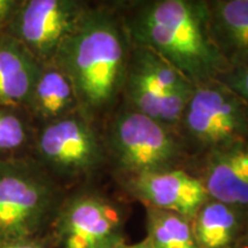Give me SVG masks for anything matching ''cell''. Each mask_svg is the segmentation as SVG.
<instances>
[{
    "label": "cell",
    "mask_w": 248,
    "mask_h": 248,
    "mask_svg": "<svg viewBox=\"0 0 248 248\" xmlns=\"http://www.w3.org/2000/svg\"><path fill=\"white\" fill-rule=\"evenodd\" d=\"M129 42L123 20L108 9L90 7L54 59L73 83L79 111L90 121L109 109L123 92Z\"/></svg>",
    "instance_id": "obj_1"
},
{
    "label": "cell",
    "mask_w": 248,
    "mask_h": 248,
    "mask_svg": "<svg viewBox=\"0 0 248 248\" xmlns=\"http://www.w3.org/2000/svg\"><path fill=\"white\" fill-rule=\"evenodd\" d=\"M208 18L207 1L156 0L138 5L123 23L133 45L154 51L198 85L229 69L210 37Z\"/></svg>",
    "instance_id": "obj_2"
},
{
    "label": "cell",
    "mask_w": 248,
    "mask_h": 248,
    "mask_svg": "<svg viewBox=\"0 0 248 248\" xmlns=\"http://www.w3.org/2000/svg\"><path fill=\"white\" fill-rule=\"evenodd\" d=\"M66 195L32 156L0 160V241L47 234Z\"/></svg>",
    "instance_id": "obj_3"
},
{
    "label": "cell",
    "mask_w": 248,
    "mask_h": 248,
    "mask_svg": "<svg viewBox=\"0 0 248 248\" xmlns=\"http://www.w3.org/2000/svg\"><path fill=\"white\" fill-rule=\"evenodd\" d=\"M178 133L129 107L111 121L106 151L126 177L175 169L185 155Z\"/></svg>",
    "instance_id": "obj_4"
},
{
    "label": "cell",
    "mask_w": 248,
    "mask_h": 248,
    "mask_svg": "<svg viewBox=\"0 0 248 248\" xmlns=\"http://www.w3.org/2000/svg\"><path fill=\"white\" fill-rule=\"evenodd\" d=\"M106 152L92 121L76 111L39 125L31 156L55 179L79 178L95 171Z\"/></svg>",
    "instance_id": "obj_5"
},
{
    "label": "cell",
    "mask_w": 248,
    "mask_h": 248,
    "mask_svg": "<svg viewBox=\"0 0 248 248\" xmlns=\"http://www.w3.org/2000/svg\"><path fill=\"white\" fill-rule=\"evenodd\" d=\"M124 225L119 203L82 190L66 195L49 233L55 248H117L124 245Z\"/></svg>",
    "instance_id": "obj_6"
},
{
    "label": "cell",
    "mask_w": 248,
    "mask_h": 248,
    "mask_svg": "<svg viewBox=\"0 0 248 248\" xmlns=\"http://www.w3.org/2000/svg\"><path fill=\"white\" fill-rule=\"evenodd\" d=\"M179 130L182 138L207 152L248 140V111L221 80L195 85Z\"/></svg>",
    "instance_id": "obj_7"
},
{
    "label": "cell",
    "mask_w": 248,
    "mask_h": 248,
    "mask_svg": "<svg viewBox=\"0 0 248 248\" xmlns=\"http://www.w3.org/2000/svg\"><path fill=\"white\" fill-rule=\"evenodd\" d=\"M90 6L77 0H21L4 30L28 48L40 63L53 62L75 32Z\"/></svg>",
    "instance_id": "obj_8"
},
{
    "label": "cell",
    "mask_w": 248,
    "mask_h": 248,
    "mask_svg": "<svg viewBox=\"0 0 248 248\" xmlns=\"http://www.w3.org/2000/svg\"><path fill=\"white\" fill-rule=\"evenodd\" d=\"M125 190L145 207L168 210L193 219L209 199L199 177L181 168L126 177Z\"/></svg>",
    "instance_id": "obj_9"
},
{
    "label": "cell",
    "mask_w": 248,
    "mask_h": 248,
    "mask_svg": "<svg viewBox=\"0 0 248 248\" xmlns=\"http://www.w3.org/2000/svg\"><path fill=\"white\" fill-rule=\"evenodd\" d=\"M199 178L209 199L248 212V140L210 151Z\"/></svg>",
    "instance_id": "obj_10"
},
{
    "label": "cell",
    "mask_w": 248,
    "mask_h": 248,
    "mask_svg": "<svg viewBox=\"0 0 248 248\" xmlns=\"http://www.w3.org/2000/svg\"><path fill=\"white\" fill-rule=\"evenodd\" d=\"M208 4L214 45L230 68L248 64V0H216Z\"/></svg>",
    "instance_id": "obj_11"
},
{
    "label": "cell",
    "mask_w": 248,
    "mask_h": 248,
    "mask_svg": "<svg viewBox=\"0 0 248 248\" xmlns=\"http://www.w3.org/2000/svg\"><path fill=\"white\" fill-rule=\"evenodd\" d=\"M42 63L5 31H0V106L26 109Z\"/></svg>",
    "instance_id": "obj_12"
},
{
    "label": "cell",
    "mask_w": 248,
    "mask_h": 248,
    "mask_svg": "<svg viewBox=\"0 0 248 248\" xmlns=\"http://www.w3.org/2000/svg\"><path fill=\"white\" fill-rule=\"evenodd\" d=\"M26 110L39 125L79 111L73 83L55 62L42 63Z\"/></svg>",
    "instance_id": "obj_13"
},
{
    "label": "cell",
    "mask_w": 248,
    "mask_h": 248,
    "mask_svg": "<svg viewBox=\"0 0 248 248\" xmlns=\"http://www.w3.org/2000/svg\"><path fill=\"white\" fill-rule=\"evenodd\" d=\"M248 223V212L208 199L192 219L198 248H238Z\"/></svg>",
    "instance_id": "obj_14"
},
{
    "label": "cell",
    "mask_w": 248,
    "mask_h": 248,
    "mask_svg": "<svg viewBox=\"0 0 248 248\" xmlns=\"http://www.w3.org/2000/svg\"><path fill=\"white\" fill-rule=\"evenodd\" d=\"M123 92L128 98L130 108L177 132L193 93L156 92L128 74Z\"/></svg>",
    "instance_id": "obj_15"
},
{
    "label": "cell",
    "mask_w": 248,
    "mask_h": 248,
    "mask_svg": "<svg viewBox=\"0 0 248 248\" xmlns=\"http://www.w3.org/2000/svg\"><path fill=\"white\" fill-rule=\"evenodd\" d=\"M128 75L160 93H191L195 85L182 71L150 48L133 46Z\"/></svg>",
    "instance_id": "obj_16"
},
{
    "label": "cell",
    "mask_w": 248,
    "mask_h": 248,
    "mask_svg": "<svg viewBox=\"0 0 248 248\" xmlns=\"http://www.w3.org/2000/svg\"><path fill=\"white\" fill-rule=\"evenodd\" d=\"M146 240L152 248H198L191 219L146 207Z\"/></svg>",
    "instance_id": "obj_17"
},
{
    "label": "cell",
    "mask_w": 248,
    "mask_h": 248,
    "mask_svg": "<svg viewBox=\"0 0 248 248\" xmlns=\"http://www.w3.org/2000/svg\"><path fill=\"white\" fill-rule=\"evenodd\" d=\"M35 135L26 109L0 106V160L31 156Z\"/></svg>",
    "instance_id": "obj_18"
},
{
    "label": "cell",
    "mask_w": 248,
    "mask_h": 248,
    "mask_svg": "<svg viewBox=\"0 0 248 248\" xmlns=\"http://www.w3.org/2000/svg\"><path fill=\"white\" fill-rule=\"evenodd\" d=\"M244 102L248 111V64L230 68L217 78Z\"/></svg>",
    "instance_id": "obj_19"
},
{
    "label": "cell",
    "mask_w": 248,
    "mask_h": 248,
    "mask_svg": "<svg viewBox=\"0 0 248 248\" xmlns=\"http://www.w3.org/2000/svg\"><path fill=\"white\" fill-rule=\"evenodd\" d=\"M0 248H55L51 233L0 241Z\"/></svg>",
    "instance_id": "obj_20"
},
{
    "label": "cell",
    "mask_w": 248,
    "mask_h": 248,
    "mask_svg": "<svg viewBox=\"0 0 248 248\" xmlns=\"http://www.w3.org/2000/svg\"><path fill=\"white\" fill-rule=\"evenodd\" d=\"M21 0H0V31H4L16 13Z\"/></svg>",
    "instance_id": "obj_21"
},
{
    "label": "cell",
    "mask_w": 248,
    "mask_h": 248,
    "mask_svg": "<svg viewBox=\"0 0 248 248\" xmlns=\"http://www.w3.org/2000/svg\"><path fill=\"white\" fill-rule=\"evenodd\" d=\"M117 248H152L150 246V244L147 243L146 240L141 241V243H138V244H135V245H122V246L117 247Z\"/></svg>",
    "instance_id": "obj_22"
},
{
    "label": "cell",
    "mask_w": 248,
    "mask_h": 248,
    "mask_svg": "<svg viewBox=\"0 0 248 248\" xmlns=\"http://www.w3.org/2000/svg\"><path fill=\"white\" fill-rule=\"evenodd\" d=\"M238 248H248V223H247V226H246V230H245L243 239H241L240 244H239V247H238Z\"/></svg>",
    "instance_id": "obj_23"
}]
</instances>
